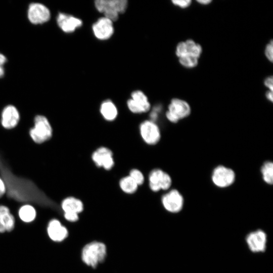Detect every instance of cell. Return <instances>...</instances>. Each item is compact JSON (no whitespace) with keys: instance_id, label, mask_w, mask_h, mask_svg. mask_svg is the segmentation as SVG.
Wrapping results in <instances>:
<instances>
[{"instance_id":"6da1fadb","label":"cell","mask_w":273,"mask_h":273,"mask_svg":"<svg viewBox=\"0 0 273 273\" xmlns=\"http://www.w3.org/2000/svg\"><path fill=\"white\" fill-rule=\"evenodd\" d=\"M107 255L105 244L99 241H93L86 244L81 250V258L87 266L96 267L102 262Z\"/></svg>"},{"instance_id":"7a4b0ae2","label":"cell","mask_w":273,"mask_h":273,"mask_svg":"<svg viewBox=\"0 0 273 273\" xmlns=\"http://www.w3.org/2000/svg\"><path fill=\"white\" fill-rule=\"evenodd\" d=\"M29 134L36 144H41L50 140L53 135V128L48 119L43 115H36L33 119V126L29 129Z\"/></svg>"},{"instance_id":"3957f363","label":"cell","mask_w":273,"mask_h":273,"mask_svg":"<svg viewBox=\"0 0 273 273\" xmlns=\"http://www.w3.org/2000/svg\"><path fill=\"white\" fill-rule=\"evenodd\" d=\"M126 0H97L95 2L96 9L103 14L104 17L114 22L119 15L123 13L127 8Z\"/></svg>"},{"instance_id":"277c9868","label":"cell","mask_w":273,"mask_h":273,"mask_svg":"<svg viewBox=\"0 0 273 273\" xmlns=\"http://www.w3.org/2000/svg\"><path fill=\"white\" fill-rule=\"evenodd\" d=\"M191 107L186 101L177 98L171 100L166 112V117L172 123H177L191 113Z\"/></svg>"},{"instance_id":"5b68a950","label":"cell","mask_w":273,"mask_h":273,"mask_svg":"<svg viewBox=\"0 0 273 273\" xmlns=\"http://www.w3.org/2000/svg\"><path fill=\"white\" fill-rule=\"evenodd\" d=\"M27 17L32 24L42 25L50 21L51 12L45 5L38 2H33L28 5Z\"/></svg>"},{"instance_id":"8992f818","label":"cell","mask_w":273,"mask_h":273,"mask_svg":"<svg viewBox=\"0 0 273 273\" xmlns=\"http://www.w3.org/2000/svg\"><path fill=\"white\" fill-rule=\"evenodd\" d=\"M149 185L150 190L154 192L160 190H168L172 185V179L169 174L160 168L151 171L149 175Z\"/></svg>"},{"instance_id":"52a82bcc","label":"cell","mask_w":273,"mask_h":273,"mask_svg":"<svg viewBox=\"0 0 273 273\" xmlns=\"http://www.w3.org/2000/svg\"><path fill=\"white\" fill-rule=\"evenodd\" d=\"M236 174L234 171L223 165L216 167L213 170L211 179L213 184L220 188H225L235 182Z\"/></svg>"},{"instance_id":"ba28073f","label":"cell","mask_w":273,"mask_h":273,"mask_svg":"<svg viewBox=\"0 0 273 273\" xmlns=\"http://www.w3.org/2000/svg\"><path fill=\"white\" fill-rule=\"evenodd\" d=\"M140 133L144 142L149 145L157 144L161 139L160 129L155 121L146 120L141 123Z\"/></svg>"},{"instance_id":"9c48e42d","label":"cell","mask_w":273,"mask_h":273,"mask_svg":"<svg viewBox=\"0 0 273 273\" xmlns=\"http://www.w3.org/2000/svg\"><path fill=\"white\" fill-rule=\"evenodd\" d=\"M46 233L49 239L57 243L64 242L69 236L67 228L57 218H53L49 221L46 228Z\"/></svg>"},{"instance_id":"30bf717a","label":"cell","mask_w":273,"mask_h":273,"mask_svg":"<svg viewBox=\"0 0 273 273\" xmlns=\"http://www.w3.org/2000/svg\"><path fill=\"white\" fill-rule=\"evenodd\" d=\"M161 203L166 211L171 213H177L183 208L184 199L178 190L172 189L162 196Z\"/></svg>"},{"instance_id":"8fae6325","label":"cell","mask_w":273,"mask_h":273,"mask_svg":"<svg viewBox=\"0 0 273 273\" xmlns=\"http://www.w3.org/2000/svg\"><path fill=\"white\" fill-rule=\"evenodd\" d=\"M20 120V114L16 106L12 104L6 105L1 112L0 123L2 127L10 130L15 128Z\"/></svg>"},{"instance_id":"7c38bea8","label":"cell","mask_w":273,"mask_h":273,"mask_svg":"<svg viewBox=\"0 0 273 273\" xmlns=\"http://www.w3.org/2000/svg\"><path fill=\"white\" fill-rule=\"evenodd\" d=\"M267 235L265 232L258 229L249 233L246 237V242L249 250L253 253L264 252L266 248Z\"/></svg>"},{"instance_id":"4fadbf2b","label":"cell","mask_w":273,"mask_h":273,"mask_svg":"<svg viewBox=\"0 0 273 273\" xmlns=\"http://www.w3.org/2000/svg\"><path fill=\"white\" fill-rule=\"evenodd\" d=\"M92 159L97 166L106 170H111L115 164L112 151L106 147L97 149L92 155Z\"/></svg>"},{"instance_id":"5bb4252c","label":"cell","mask_w":273,"mask_h":273,"mask_svg":"<svg viewBox=\"0 0 273 273\" xmlns=\"http://www.w3.org/2000/svg\"><path fill=\"white\" fill-rule=\"evenodd\" d=\"M92 30L95 36L98 39L107 40L114 33L113 22L105 17H101L93 24Z\"/></svg>"},{"instance_id":"9a60e30c","label":"cell","mask_w":273,"mask_h":273,"mask_svg":"<svg viewBox=\"0 0 273 273\" xmlns=\"http://www.w3.org/2000/svg\"><path fill=\"white\" fill-rule=\"evenodd\" d=\"M56 22L59 28L67 33L74 32L82 25V21L79 18L63 12L58 13Z\"/></svg>"},{"instance_id":"2e32d148","label":"cell","mask_w":273,"mask_h":273,"mask_svg":"<svg viewBox=\"0 0 273 273\" xmlns=\"http://www.w3.org/2000/svg\"><path fill=\"white\" fill-rule=\"evenodd\" d=\"M16 219L8 207L0 205V234L10 233L15 228Z\"/></svg>"},{"instance_id":"e0dca14e","label":"cell","mask_w":273,"mask_h":273,"mask_svg":"<svg viewBox=\"0 0 273 273\" xmlns=\"http://www.w3.org/2000/svg\"><path fill=\"white\" fill-rule=\"evenodd\" d=\"M60 207L63 213H70L79 214L83 210L82 201L73 196H67L61 201Z\"/></svg>"},{"instance_id":"ac0fdd59","label":"cell","mask_w":273,"mask_h":273,"mask_svg":"<svg viewBox=\"0 0 273 273\" xmlns=\"http://www.w3.org/2000/svg\"><path fill=\"white\" fill-rule=\"evenodd\" d=\"M17 216L22 222L30 223L35 220L37 216V211L33 205L25 203L19 207L17 211Z\"/></svg>"},{"instance_id":"d6986e66","label":"cell","mask_w":273,"mask_h":273,"mask_svg":"<svg viewBox=\"0 0 273 273\" xmlns=\"http://www.w3.org/2000/svg\"><path fill=\"white\" fill-rule=\"evenodd\" d=\"M100 111L102 117L108 121H114L118 115L116 105L111 100H107L101 104Z\"/></svg>"},{"instance_id":"ffe728a7","label":"cell","mask_w":273,"mask_h":273,"mask_svg":"<svg viewBox=\"0 0 273 273\" xmlns=\"http://www.w3.org/2000/svg\"><path fill=\"white\" fill-rule=\"evenodd\" d=\"M132 99L144 111V113L149 111L151 108V105L147 96L141 90H136L131 94Z\"/></svg>"},{"instance_id":"44dd1931","label":"cell","mask_w":273,"mask_h":273,"mask_svg":"<svg viewBox=\"0 0 273 273\" xmlns=\"http://www.w3.org/2000/svg\"><path fill=\"white\" fill-rule=\"evenodd\" d=\"M119 185L120 189L127 194H134L139 187L136 183L129 175L122 177L119 180Z\"/></svg>"},{"instance_id":"7402d4cb","label":"cell","mask_w":273,"mask_h":273,"mask_svg":"<svg viewBox=\"0 0 273 273\" xmlns=\"http://www.w3.org/2000/svg\"><path fill=\"white\" fill-rule=\"evenodd\" d=\"M261 173L264 181L268 185L273 182V163L271 161H266L262 165Z\"/></svg>"},{"instance_id":"603a6c76","label":"cell","mask_w":273,"mask_h":273,"mask_svg":"<svg viewBox=\"0 0 273 273\" xmlns=\"http://www.w3.org/2000/svg\"><path fill=\"white\" fill-rule=\"evenodd\" d=\"M185 42L187 47V55L199 58L202 53L201 46L192 39H188Z\"/></svg>"},{"instance_id":"cb8c5ba5","label":"cell","mask_w":273,"mask_h":273,"mask_svg":"<svg viewBox=\"0 0 273 273\" xmlns=\"http://www.w3.org/2000/svg\"><path fill=\"white\" fill-rule=\"evenodd\" d=\"M179 61L180 64L185 67L193 68L197 65L198 58L191 55H186L179 58Z\"/></svg>"},{"instance_id":"d4e9b609","label":"cell","mask_w":273,"mask_h":273,"mask_svg":"<svg viewBox=\"0 0 273 273\" xmlns=\"http://www.w3.org/2000/svg\"><path fill=\"white\" fill-rule=\"evenodd\" d=\"M139 186L145 182V176L142 172L138 169L133 168L130 170L128 175Z\"/></svg>"},{"instance_id":"484cf974","label":"cell","mask_w":273,"mask_h":273,"mask_svg":"<svg viewBox=\"0 0 273 273\" xmlns=\"http://www.w3.org/2000/svg\"><path fill=\"white\" fill-rule=\"evenodd\" d=\"M175 53L178 58L187 55V47L185 41H181L178 43L176 48Z\"/></svg>"},{"instance_id":"4316f807","label":"cell","mask_w":273,"mask_h":273,"mask_svg":"<svg viewBox=\"0 0 273 273\" xmlns=\"http://www.w3.org/2000/svg\"><path fill=\"white\" fill-rule=\"evenodd\" d=\"M8 61L7 57L0 52V79L3 78L5 74V66Z\"/></svg>"},{"instance_id":"83f0119b","label":"cell","mask_w":273,"mask_h":273,"mask_svg":"<svg viewBox=\"0 0 273 273\" xmlns=\"http://www.w3.org/2000/svg\"><path fill=\"white\" fill-rule=\"evenodd\" d=\"M63 217L64 219L69 222H75L79 219V214L70 213H63Z\"/></svg>"},{"instance_id":"f1b7e54d","label":"cell","mask_w":273,"mask_h":273,"mask_svg":"<svg viewBox=\"0 0 273 273\" xmlns=\"http://www.w3.org/2000/svg\"><path fill=\"white\" fill-rule=\"evenodd\" d=\"M265 55L267 59L272 62L273 60V44L272 41H271L270 43L268 44L265 50Z\"/></svg>"},{"instance_id":"f546056e","label":"cell","mask_w":273,"mask_h":273,"mask_svg":"<svg viewBox=\"0 0 273 273\" xmlns=\"http://www.w3.org/2000/svg\"><path fill=\"white\" fill-rule=\"evenodd\" d=\"M172 2L174 5L182 8H187L191 4L190 0H174L172 1Z\"/></svg>"},{"instance_id":"4dcf8cb0","label":"cell","mask_w":273,"mask_h":273,"mask_svg":"<svg viewBox=\"0 0 273 273\" xmlns=\"http://www.w3.org/2000/svg\"><path fill=\"white\" fill-rule=\"evenodd\" d=\"M7 193V186L4 179L0 176V199Z\"/></svg>"},{"instance_id":"1f68e13d","label":"cell","mask_w":273,"mask_h":273,"mask_svg":"<svg viewBox=\"0 0 273 273\" xmlns=\"http://www.w3.org/2000/svg\"><path fill=\"white\" fill-rule=\"evenodd\" d=\"M272 77H268L266 78L264 80L265 85L269 89V90L272 92L273 84H272Z\"/></svg>"},{"instance_id":"d6a6232c","label":"cell","mask_w":273,"mask_h":273,"mask_svg":"<svg viewBox=\"0 0 273 273\" xmlns=\"http://www.w3.org/2000/svg\"><path fill=\"white\" fill-rule=\"evenodd\" d=\"M267 99L271 102H272V92L269 90L266 94Z\"/></svg>"},{"instance_id":"836d02e7","label":"cell","mask_w":273,"mask_h":273,"mask_svg":"<svg viewBox=\"0 0 273 273\" xmlns=\"http://www.w3.org/2000/svg\"><path fill=\"white\" fill-rule=\"evenodd\" d=\"M211 1L210 0H200L198 1V2L202 5H207L209 4Z\"/></svg>"}]
</instances>
